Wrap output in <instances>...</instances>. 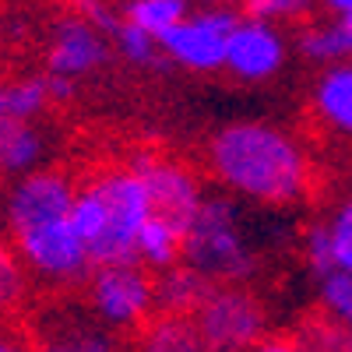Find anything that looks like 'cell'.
I'll list each match as a JSON object with an SVG mask.
<instances>
[{"label": "cell", "instance_id": "6da1fadb", "mask_svg": "<svg viewBox=\"0 0 352 352\" xmlns=\"http://www.w3.org/2000/svg\"><path fill=\"white\" fill-rule=\"evenodd\" d=\"M219 190L254 208H292L314 187V159L300 134L272 120H232L204 144Z\"/></svg>", "mask_w": 352, "mask_h": 352}, {"label": "cell", "instance_id": "7a4b0ae2", "mask_svg": "<svg viewBox=\"0 0 352 352\" xmlns=\"http://www.w3.org/2000/svg\"><path fill=\"white\" fill-rule=\"evenodd\" d=\"M155 204L144 176L127 166H106L85 176L74 194L71 219L88 247L92 264L138 261V236Z\"/></svg>", "mask_w": 352, "mask_h": 352}, {"label": "cell", "instance_id": "3957f363", "mask_svg": "<svg viewBox=\"0 0 352 352\" xmlns=\"http://www.w3.org/2000/svg\"><path fill=\"white\" fill-rule=\"evenodd\" d=\"M257 243L247 226V208L226 190L208 194L184 232V264L208 282H250L257 275Z\"/></svg>", "mask_w": 352, "mask_h": 352}, {"label": "cell", "instance_id": "277c9868", "mask_svg": "<svg viewBox=\"0 0 352 352\" xmlns=\"http://www.w3.org/2000/svg\"><path fill=\"white\" fill-rule=\"evenodd\" d=\"M11 243L18 247L28 275L46 289L85 285V278L96 268L71 215L25 226V229L11 232Z\"/></svg>", "mask_w": 352, "mask_h": 352}, {"label": "cell", "instance_id": "5b68a950", "mask_svg": "<svg viewBox=\"0 0 352 352\" xmlns=\"http://www.w3.org/2000/svg\"><path fill=\"white\" fill-rule=\"evenodd\" d=\"M85 303L92 314L116 335L141 331L159 303H155V272L144 268L141 261H116V264H96L92 275L85 278Z\"/></svg>", "mask_w": 352, "mask_h": 352}, {"label": "cell", "instance_id": "8992f818", "mask_svg": "<svg viewBox=\"0 0 352 352\" xmlns=\"http://www.w3.org/2000/svg\"><path fill=\"white\" fill-rule=\"evenodd\" d=\"M204 349H254L268 338V307L247 282H219L194 310Z\"/></svg>", "mask_w": 352, "mask_h": 352}, {"label": "cell", "instance_id": "52a82bcc", "mask_svg": "<svg viewBox=\"0 0 352 352\" xmlns=\"http://www.w3.org/2000/svg\"><path fill=\"white\" fill-rule=\"evenodd\" d=\"M240 11L229 4H197L176 25H169L159 36L169 67H180L187 74H219L226 71L229 32L236 28Z\"/></svg>", "mask_w": 352, "mask_h": 352}, {"label": "cell", "instance_id": "ba28073f", "mask_svg": "<svg viewBox=\"0 0 352 352\" xmlns=\"http://www.w3.org/2000/svg\"><path fill=\"white\" fill-rule=\"evenodd\" d=\"M292 56V39L278 21L240 14L236 28L229 32L226 50V74L236 78L240 85H268L275 81Z\"/></svg>", "mask_w": 352, "mask_h": 352}, {"label": "cell", "instance_id": "9c48e42d", "mask_svg": "<svg viewBox=\"0 0 352 352\" xmlns=\"http://www.w3.org/2000/svg\"><path fill=\"white\" fill-rule=\"evenodd\" d=\"M113 36L102 32L96 21H88L85 14H78L74 8L56 14L46 36V74L56 78H71V81H85L99 74L109 60H113Z\"/></svg>", "mask_w": 352, "mask_h": 352}, {"label": "cell", "instance_id": "30bf717a", "mask_svg": "<svg viewBox=\"0 0 352 352\" xmlns=\"http://www.w3.org/2000/svg\"><path fill=\"white\" fill-rule=\"evenodd\" d=\"M127 162L144 176V184H148L155 215L176 222V226L187 232L190 219L201 208V201L208 197V190L201 187V176L187 162L173 159V155H162L155 148H138Z\"/></svg>", "mask_w": 352, "mask_h": 352}, {"label": "cell", "instance_id": "8fae6325", "mask_svg": "<svg viewBox=\"0 0 352 352\" xmlns=\"http://www.w3.org/2000/svg\"><path fill=\"white\" fill-rule=\"evenodd\" d=\"M74 194H78V180L71 173H64V169L39 166L32 173L18 176V180L11 184V190H8V204H4L8 229L18 232L25 226L71 215Z\"/></svg>", "mask_w": 352, "mask_h": 352}, {"label": "cell", "instance_id": "7c38bea8", "mask_svg": "<svg viewBox=\"0 0 352 352\" xmlns=\"http://www.w3.org/2000/svg\"><path fill=\"white\" fill-rule=\"evenodd\" d=\"M39 342L50 349H74V352H99L116 345V331H109L92 314V307L56 303L39 320Z\"/></svg>", "mask_w": 352, "mask_h": 352}, {"label": "cell", "instance_id": "4fadbf2b", "mask_svg": "<svg viewBox=\"0 0 352 352\" xmlns=\"http://www.w3.org/2000/svg\"><path fill=\"white\" fill-rule=\"evenodd\" d=\"M310 113L328 134L352 141V56L320 67L310 88Z\"/></svg>", "mask_w": 352, "mask_h": 352}, {"label": "cell", "instance_id": "5bb4252c", "mask_svg": "<svg viewBox=\"0 0 352 352\" xmlns=\"http://www.w3.org/2000/svg\"><path fill=\"white\" fill-rule=\"evenodd\" d=\"M50 134L39 120L0 116V184H14L18 176L46 166Z\"/></svg>", "mask_w": 352, "mask_h": 352}, {"label": "cell", "instance_id": "9a60e30c", "mask_svg": "<svg viewBox=\"0 0 352 352\" xmlns=\"http://www.w3.org/2000/svg\"><path fill=\"white\" fill-rule=\"evenodd\" d=\"M292 53L307 64H317V67H328L335 60H345L349 53V43H345V32L335 14L328 18H317V21H300L296 25V36H292Z\"/></svg>", "mask_w": 352, "mask_h": 352}, {"label": "cell", "instance_id": "2e32d148", "mask_svg": "<svg viewBox=\"0 0 352 352\" xmlns=\"http://www.w3.org/2000/svg\"><path fill=\"white\" fill-rule=\"evenodd\" d=\"M138 342L144 349H152V352H190V349H204L194 314H176V310H155L141 324Z\"/></svg>", "mask_w": 352, "mask_h": 352}, {"label": "cell", "instance_id": "e0dca14e", "mask_svg": "<svg viewBox=\"0 0 352 352\" xmlns=\"http://www.w3.org/2000/svg\"><path fill=\"white\" fill-rule=\"evenodd\" d=\"M215 282H208L201 272H194L190 264H173L166 272H155V303L159 310H176V314H194L201 307V300L208 296V289Z\"/></svg>", "mask_w": 352, "mask_h": 352}, {"label": "cell", "instance_id": "ac0fdd59", "mask_svg": "<svg viewBox=\"0 0 352 352\" xmlns=\"http://www.w3.org/2000/svg\"><path fill=\"white\" fill-rule=\"evenodd\" d=\"M138 261L152 272H166L173 264H180L184 261V229L152 212V219L144 222L141 236H138Z\"/></svg>", "mask_w": 352, "mask_h": 352}, {"label": "cell", "instance_id": "d6986e66", "mask_svg": "<svg viewBox=\"0 0 352 352\" xmlns=\"http://www.w3.org/2000/svg\"><path fill=\"white\" fill-rule=\"evenodd\" d=\"M113 50L134 71H166L169 67L159 36H152L148 28H141L134 21H124V18H120V25H116V32H113Z\"/></svg>", "mask_w": 352, "mask_h": 352}, {"label": "cell", "instance_id": "ffe728a7", "mask_svg": "<svg viewBox=\"0 0 352 352\" xmlns=\"http://www.w3.org/2000/svg\"><path fill=\"white\" fill-rule=\"evenodd\" d=\"M317 310L328 324L345 331L349 349H352V272L331 268L324 275H317Z\"/></svg>", "mask_w": 352, "mask_h": 352}, {"label": "cell", "instance_id": "44dd1931", "mask_svg": "<svg viewBox=\"0 0 352 352\" xmlns=\"http://www.w3.org/2000/svg\"><path fill=\"white\" fill-rule=\"evenodd\" d=\"M32 275H28L25 261L18 254L14 243L0 240V317L18 314L28 303V292H32Z\"/></svg>", "mask_w": 352, "mask_h": 352}, {"label": "cell", "instance_id": "7402d4cb", "mask_svg": "<svg viewBox=\"0 0 352 352\" xmlns=\"http://www.w3.org/2000/svg\"><path fill=\"white\" fill-rule=\"evenodd\" d=\"M190 8H194V0H120V18L148 28L152 36H162Z\"/></svg>", "mask_w": 352, "mask_h": 352}, {"label": "cell", "instance_id": "603a6c76", "mask_svg": "<svg viewBox=\"0 0 352 352\" xmlns=\"http://www.w3.org/2000/svg\"><path fill=\"white\" fill-rule=\"evenodd\" d=\"M328 236V250H331V264L342 272H352V194L342 197L328 219H320Z\"/></svg>", "mask_w": 352, "mask_h": 352}, {"label": "cell", "instance_id": "cb8c5ba5", "mask_svg": "<svg viewBox=\"0 0 352 352\" xmlns=\"http://www.w3.org/2000/svg\"><path fill=\"white\" fill-rule=\"evenodd\" d=\"M320 8V0H243V11L268 18L278 25H300L307 18H314V11Z\"/></svg>", "mask_w": 352, "mask_h": 352}, {"label": "cell", "instance_id": "d4e9b609", "mask_svg": "<svg viewBox=\"0 0 352 352\" xmlns=\"http://www.w3.org/2000/svg\"><path fill=\"white\" fill-rule=\"evenodd\" d=\"M71 8L78 14H85L88 21H96L102 32H116V25H120V4H113V0H71Z\"/></svg>", "mask_w": 352, "mask_h": 352}, {"label": "cell", "instance_id": "484cf974", "mask_svg": "<svg viewBox=\"0 0 352 352\" xmlns=\"http://www.w3.org/2000/svg\"><path fill=\"white\" fill-rule=\"evenodd\" d=\"M21 345V338H14L11 335V328L4 324V320H0V352H8V349H18Z\"/></svg>", "mask_w": 352, "mask_h": 352}, {"label": "cell", "instance_id": "4316f807", "mask_svg": "<svg viewBox=\"0 0 352 352\" xmlns=\"http://www.w3.org/2000/svg\"><path fill=\"white\" fill-rule=\"evenodd\" d=\"M0 116H11V81H0Z\"/></svg>", "mask_w": 352, "mask_h": 352}, {"label": "cell", "instance_id": "83f0119b", "mask_svg": "<svg viewBox=\"0 0 352 352\" xmlns=\"http://www.w3.org/2000/svg\"><path fill=\"white\" fill-rule=\"evenodd\" d=\"M335 18H338V25H342L345 43H349V53H352V8H349V11H342V14H335Z\"/></svg>", "mask_w": 352, "mask_h": 352}, {"label": "cell", "instance_id": "f1b7e54d", "mask_svg": "<svg viewBox=\"0 0 352 352\" xmlns=\"http://www.w3.org/2000/svg\"><path fill=\"white\" fill-rule=\"evenodd\" d=\"M320 8H324L328 14H342V11L352 8V0H320Z\"/></svg>", "mask_w": 352, "mask_h": 352}, {"label": "cell", "instance_id": "f546056e", "mask_svg": "<svg viewBox=\"0 0 352 352\" xmlns=\"http://www.w3.org/2000/svg\"><path fill=\"white\" fill-rule=\"evenodd\" d=\"M197 4H229V8H236V4H243V0H197Z\"/></svg>", "mask_w": 352, "mask_h": 352}, {"label": "cell", "instance_id": "4dcf8cb0", "mask_svg": "<svg viewBox=\"0 0 352 352\" xmlns=\"http://www.w3.org/2000/svg\"><path fill=\"white\" fill-rule=\"evenodd\" d=\"M0 36H4V25H0Z\"/></svg>", "mask_w": 352, "mask_h": 352}]
</instances>
